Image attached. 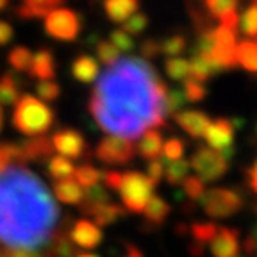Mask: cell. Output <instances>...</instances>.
Instances as JSON below:
<instances>
[{"label":"cell","mask_w":257,"mask_h":257,"mask_svg":"<svg viewBox=\"0 0 257 257\" xmlns=\"http://www.w3.org/2000/svg\"><path fill=\"white\" fill-rule=\"evenodd\" d=\"M166 84L141 57H125L107 66L89 95L88 111L109 136L133 141L145 131L166 125Z\"/></svg>","instance_id":"6da1fadb"},{"label":"cell","mask_w":257,"mask_h":257,"mask_svg":"<svg viewBox=\"0 0 257 257\" xmlns=\"http://www.w3.org/2000/svg\"><path fill=\"white\" fill-rule=\"evenodd\" d=\"M61 223L52 191L25 166L0 173V243L9 248L43 252Z\"/></svg>","instance_id":"7a4b0ae2"},{"label":"cell","mask_w":257,"mask_h":257,"mask_svg":"<svg viewBox=\"0 0 257 257\" xmlns=\"http://www.w3.org/2000/svg\"><path fill=\"white\" fill-rule=\"evenodd\" d=\"M11 123L24 136H45L56 125V111L47 102L27 93L15 104Z\"/></svg>","instance_id":"3957f363"},{"label":"cell","mask_w":257,"mask_h":257,"mask_svg":"<svg viewBox=\"0 0 257 257\" xmlns=\"http://www.w3.org/2000/svg\"><path fill=\"white\" fill-rule=\"evenodd\" d=\"M84 27V18L79 11L70 8H57L45 16L43 29L52 40L72 43L77 41Z\"/></svg>","instance_id":"277c9868"},{"label":"cell","mask_w":257,"mask_h":257,"mask_svg":"<svg viewBox=\"0 0 257 257\" xmlns=\"http://www.w3.org/2000/svg\"><path fill=\"white\" fill-rule=\"evenodd\" d=\"M156 188L149 177L140 172H125L121 173V184H120V195L123 202L125 211L131 213H143L149 200L152 198V191Z\"/></svg>","instance_id":"5b68a950"},{"label":"cell","mask_w":257,"mask_h":257,"mask_svg":"<svg viewBox=\"0 0 257 257\" xmlns=\"http://www.w3.org/2000/svg\"><path fill=\"white\" fill-rule=\"evenodd\" d=\"M202 207L211 218H229L243 207V197L237 189L213 188L204 193Z\"/></svg>","instance_id":"8992f818"},{"label":"cell","mask_w":257,"mask_h":257,"mask_svg":"<svg viewBox=\"0 0 257 257\" xmlns=\"http://www.w3.org/2000/svg\"><path fill=\"white\" fill-rule=\"evenodd\" d=\"M136 156V147L131 140L118 136H105L95 149V159L105 165H127Z\"/></svg>","instance_id":"52a82bcc"},{"label":"cell","mask_w":257,"mask_h":257,"mask_svg":"<svg viewBox=\"0 0 257 257\" xmlns=\"http://www.w3.org/2000/svg\"><path fill=\"white\" fill-rule=\"evenodd\" d=\"M191 166L198 173V179L202 182H214L220 177H223L225 172L229 170V161L225 159L221 152L207 149V147H200L193 154Z\"/></svg>","instance_id":"ba28073f"},{"label":"cell","mask_w":257,"mask_h":257,"mask_svg":"<svg viewBox=\"0 0 257 257\" xmlns=\"http://www.w3.org/2000/svg\"><path fill=\"white\" fill-rule=\"evenodd\" d=\"M50 143H52V149L66 159H84L89 156V147L84 134L73 127L56 131L50 138Z\"/></svg>","instance_id":"9c48e42d"},{"label":"cell","mask_w":257,"mask_h":257,"mask_svg":"<svg viewBox=\"0 0 257 257\" xmlns=\"http://www.w3.org/2000/svg\"><path fill=\"white\" fill-rule=\"evenodd\" d=\"M68 236L73 245L84 250L96 248L102 243V239H104V234H102L100 227H96L93 221L86 220V218L75 220L70 223Z\"/></svg>","instance_id":"30bf717a"},{"label":"cell","mask_w":257,"mask_h":257,"mask_svg":"<svg viewBox=\"0 0 257 257\" xmlns=\"http://www.w3.org/2000/svg\"><path fill=\"white\" fill-rule=\"evenodd\" d=\"M236 125H241V120H225L220 118L214 123L209 125L207 133H205V140L211 145V149L216 152H225V150L232 149V140H234V128Z\"/></svg>","instance_id":"8fae6325"},{"label":"cell","mask_w":257,"mask_h":257,"mask_svg":"<svg viewBox=\"0 0 257 257\" xmlns=\"http://www.w3.org/2000/svg\"><path fill=\"white\" fill-rule=\"evenodd\" d=\"M18 147H20L24 165H29V163L43 165L54 156L52 143H50V138L47 136H34L29 140L18 141Z\"/></svg>","instance_id":"7c38bea8"},{"label":"cell","mask_w":257,"mask_h":257,"mask_svg":"<svg viewBox=\"0 0 257 257\" xmlns=\"http://www.w3.org/2000/svg\"><path fill=\"white\" fill-rule=\"evenodd\" d=\"M57 75V63L52 48H40L36 54H32L29 77L38 80H54Z\"/></svg>","instance_id":"4fadbf2b"},{"label":"cell","mask_w":257,"mask_h":257,"mask_svg":"<svg viewBox=\"0 0 257 257\" xmlns=\"http://www.w3.org/2000/svg\"><path fill=\"white\" fill-rule=\"evenodd\" d=\"M214 257H237L239 252V230L229 227H218L216 236L211 241Z\"/></svg>","instance_id":"5bb4252c"},{"label":"cell","mask_w":257,"mask_h":257,"mask_svg":"<svg viewBox=\"0 0 257 257\" xmlns=\"http://www.w3.org/2000/svg\"><path fill=\"white\" fill-rule=\"evenodd\" d=\"M64 2L66 0H22L15 15L20 20H38V18H45L48 13L63 6Z\"/></svg>","instance_id":"9a60e30c"},{"label":"cell","mask_w":257,"mask_h":257,"mask_svg":"<svg viewBox=\"0 0 257 257\" xmlns=\"http://www.w3.org/2000/svg\"><path fill=\"white\" fill-rule=\"evenodd\" d=\"M173 118H175L177 123L181 125L189 136L197 138V140L205 136L209 125H211L209 116L205 112H200V111H181V112H175Z\"/></svg>","instance_id":"2e32d148"},{"label":"cell","mask_w":257,"mask_h":257,"mask_svg":"<svg viewBox=\"0 0 257 257\" xmlns=\"http://www.w3.org/2000/svg\"><path fill=\"white\" fill-rule=\"evenodd\" d=\"M72 75L77 82L80 84H89L93 80L98 79L100 75V66H98V61L95 57L88 56V54H80L75 57V61L72 63Z\"/></svg>","instance_id":"e0dca14e"},{"label":"cell","mask_w":257,"mask_h":257,"mask_svg":"<svg viewBox=\"0 0 257 257\" xmlns=\"http://www.w3.org/2000/svg\"><path fill=\"white\" fill-rule=\"evenodd\" d=\"M111 200V195L105 189V186L102 184H93L89 188H86V191L82 193V200L77 205L80 211V214H86V216H91L96 209L102 207V205L109 204Z\"/></svg>","instance_id":"ac0fdd59"},{"label":"cell","mask_w":257,"mask_h":257,"mask_svg":"<svg viewBox=\"0 0 257 257\" xmlns=\"http://www.w3.org/2000/svg\"><path fill=\"white\" fill-rule=\"evenodd\" d=\"M24 80L16 75V72L8 70L0 75V105H15L22 96Z\"/></svg>","instance_id":"d6986e66"},{"label":"cell","mask_w":257,"mask_h":257,"mask_svg":"<svg viewBox=\"0 0 257 257\" xmlns=\"http://www.w3.org/2000/svg\"><path fill=\"white\" fill-rule=\"evenodd\" d=\"M140 8V0H104V11L114 24L125 22Z\"/></svg>","instance_id":"ffe728a7"},{"label":"cell","mask_w":257,"mask_h":257,"mask_svg":"<svg viewBox=\"0 0 257 257\" xmlns=\"http://www.w3.org/2000/svg\"><path fill=\"white\" fill-rule=\"evenodd\" d=\"M170 214V205L161 197H152L145 207V225L141 229H157Z\"/></svg>","instance_id":"44dd1931"},{"label":"cell","mask_w":257,"mask_h":257,"mask_svg":"<svg viewBox=\"0 0 257 257\" xmlns=\"http://www.w3.org/2000/svg\"><path fill=\"white\" fill-rule=\"evenodd\" d=\"M54 197L57 198L63 204L68 205H79L80 200H82V188L77 184L72 179H64V181H56L52 188Z\"/></svg>","instance_id":"7402d4cb"},{"label":"cell","mask_w":257,"mask_h":257,"mask_svg":"<svg viewBox=\"0 0 257 257\" xmlns=\"http://www.w3.org/2000/svg\"><path fill=\"white\" fill-rule=\"evenodd\" d=\"M218 227L214 223H193L191 225V236L195 245L189 248V252L195 257H202V246L207 245L216 236Z\"/></svg>","instance_id":"603a6c76"},{"label":"cell","mask_w":257,"mask_h":257,"mask_svg":"<svg viewBox=\"0 0 257 257\" xmlns=\"http://www.w3.org/2000/svg\"><path fill=\"white\" fill-rule=\"evenodd\" d=\"M163 150V136L157 128H149L145 131L143 138H141L140 145H138V152L141 154V157L145 159H157Z\"/></svg>","instance_id":"cb8c5ba5"},{"label":"cell","mask_w":257,"mask_h":257,"mask_svg":"<svg viewBox=\"0 0 257 257\" xmlns=\"http://www.w3.org/2000/svg\"><path fill=\"white\" fill-rule=\"evenodd\" d=\"M236 61L246 72L257 75V43L252 40H243L236 45Z\"/></svg>","instance_id":"d4e9b609"},{"label":"cell","mask_w":257,"mask_h":257,"mask_svg":"<svg viewBox=\"0 0 257 257\" xmlns=\"http://www.w3.org/2000/svg\"><path fill=\"white\" fill-rule=\"evenodd\" d=\"M123 216H127V211H125L121 205L111 204V202L102 205V207H98L95 213L91 214L93 223H95L96 227H107V225L114 223V221H118Z\"/></svg>","instance_id":"484cf974"},{"label":"cell","mask_w":257,"mask_h":257,"mask_svg":"<svg viewBox=\"0 0 257 257\" xmlns=\"http://www.w3.org/2000/svg\"><path fill=\"white\" fill-rule=\"evenodd\" d=\"M75 172V166L70 159L61 156H52L47 161V175L56 181H64V179H70Z\"/></svg>","instance_id":"4316f807"},{"label":"cell","mask_w":257,"mask_h":257,"mask_svg":"<svg viewBox=\"0 0 257 257\" xmlns=\"http://www.w3.org/2000/svg\"><path fill=\"white\" fill-rule=\"evenodd\" d=\"M216 72H220V70H218L211 61L198 56V54H195L193 59L189 61V75H191L193 80H197V82H200V84L204 82V80H207L209 77H213Z\"/></svg>","instance_id":"83f0119b"},{"label":"cell","mask_w":257,"mask_h":257,"mask_svg":"<svg viewBox=\"0 0 257 257\" xmlns=\"http://www.w3.org/2000/svg\"><path fill=\"white\" fill-rule=\"evenodd\" d=\"M9 166H25L18 143L4 141L0 143V173L6 172Z\"/></svg>","instance_id":"f1b7e54d"},{"label":"cell","mask_w":257,"mask_h":257,"mask_svg":"<svg viewBox=\"0 0 257 257\" xmlns=\"http://www.w3.org/2000/svg\"><path fill=\"white\" fill-rule=\"evenodd\" d=\"M31 61H32V52L24 45H18V47L11 48L8 54V63L13 68V72H25L29 73L31 68Z\"/></svg>","instance_id":"f546056e"},{"label":"cell","mask_w":257,"mask_h":257,"mask_svg":"<svg viewBox=\"0 0 257 257\" xmlns=\"http://www.w3.org/2000/svg\"><path fill=\"white\" fill-rule=\"evenodd\" d=\"M73 175H75V182L82 188H89V186L93 184H98V181H102V170L95 168L93 165H89V163H84V165H80L75 168V172H73Z\"/></svg>","instance_id":"4dcf8cb0"},{"label":"cell","mask_w":257,"mask_h":257,"mask_svg":"<svg viewBox=\"0 0 257 257\" xmlns=\"http://www.w3.org/2000/svg\"><path fill=\"white\" fill-rule=\"evenodd\" d=\"M188 170H189V163H188V161H184V159L173 161L168 168H165L166 181H168L172 186L181 184V182L186 179V175H188Z\"/></svg>","instance_id":"1f68e13d"},{"label":"cell","mask_w":257,"mask_h":257,"mask_svg":"<svg viewBox=\"0 0 257 257\" xmlns=\"http://www.w3.org/2000/svg\"><path fill=\"white\" fill-rule=\"evenodd\" d=\"M95 48H96V56H98V59H100L104 64H107V66H111V64H114L118 59H120V50H118L111 41H107V40L96 41Z\"/></svg>","instance_id":"d6a6232c"},{"label":"cell","mask_w":257,"mask_h":257,"mask_svg":"<svg viewBox=\"0 0 257 257\" xmlns=\"http://www.w3.org/2000/svg\"><path fill=\"white\" fill-rule=\"evenodd\" d=\"M165 68L166 73L175 80H182L189 75V63L186 59H181V57H168L165 63Z\"/></svg>","instance_id":"836d02e7"},{"label":"cell","mask_w":257,"mask_h":257,"mask_svg":"<svg viewBox=\"0 0 257 257\" xmlns=\"http://www.w3.org/2000/svg\"><path fill=\"white\" fill-rule=\"evenodd\" d=\"M147 27H149V16L145 15V13H136V15H133L131 18H127L123 22L121 31L127 32L128 36H138V34L145 32Z\"/></svg>","instance_id":"e575fe53"},{"label":"cell","mask_w":257,"mask_h":257,"mask_svg":"<svg viewBox=\"0 0 257 257\" xmlns=\"http://www.w3.org/2000/svg\"><path fill=\"white\" fill-rule=\"evenodd\" d=\"M239 0H204V6L207 13L214 18H220L221 15L229 11H236Z\"/></svg>","instance_id":"d590c367"},{"label":"cell","mask_w":257,"mask_h":257,"mask_svg":"<svg viewBox=\"0 0 257 257\" xmlns=\"http://www.w3.org/2000/svg\"><path fill=\"white\" fill-rule=\"evenodd\" d=\"M213 41H214V47L236 48V31L220 25L218 29H213Z\"/></svg>","instance_id":"8d00e7d4"},{"label":"cell","mask_w":257,"mask_h":257,"mask_svg":"<svg viewBox=\"0 0 257 257\" xmlns=\"http://www.w3.org/2000/svg\"><path fill=\"white\" fill-rule=\"evenodd\" d=\"M36 93L43 102H54L61 96V86L56 80H40L36 84Z\"/></svg>","instance_id":"74e56055"},{"label":"cell","mask_w":257,"mask_h":257,"mask_svg":"<svg viewBox=\"0 0 257 257\" xmlns=\"http://www.w3.org/2000/svg\"><path fill=\"white\" fill-rule=\"evenodd\" d=\"M161 52L166 54V56L173 57V56H179V54L184 52L186 48V38L182 36V34H175V36L168 38V40H165L163 43L159 45Z\"/></svg>","instance_id":"f35d334b"},{"label":"cell","mask_w":257,"mask_h":257,"mask_svg":"<svg viewBox=\"0 0 257 257\" xmlns=\"http://www.w3.org/2000/svg\"><path fill=\"white\" fill-rule=\"evenodd\" d=\"M182 93H184V96H186V102H200V100H204L205 95H207V89H205V86H202L200 82H197V80L186 79Z\"/></svg>","instance_id":"ab89813d"},{"label":"cell","mask_w":257,"mask_h":257,"mask_svg":"<svg viewBox=\"0 0 257 257\" xmlns=\"http://www.w3.org/2000/svg\"><path fill=\"white\" fill-rule=\"evenodd\" d=\"M186 104V96L181 89H172V91H166V98H165V112L173 116L182 105Z\"/></svg>","instance_id":"60d3db41"},{"label":"cell","mask_w":257,"mask_h":257,"mask_svg":"<svg viewBox=\"0 0 257 257\" xmlns=\"http://www.w3.org/2000/svg\"><path fill=\"white\" fill-rule=\"evenodd\" d=\"M241 31L245 32L246 36L255 38L257 36V6L252 4L243 15L241 20Z\"/></svg>","instance_id":"b9f144b4"},{"label":"cell","mask_w":257,"mask_h":257,"mask_svg":"<svg viewBox=\"0 0 257 257\" xmlns=\"http://www.w3.org/2000/svg\"><path fill=\"white\" fill-rule=\"evenodd\" d=\"M184 193L188 195L191 200H200L204 197L205 188H204V182L198 179V177H188L184 179Z\"/></svg>","instance_id":"7bdbcfd3"},{"label":"cell","mask_w":257,"mask_h":257,"mask_svg":"<svg viewBox=\"0 0 257 257\" xmlns=\"http://www.w3.org/2000/svg\"><path fill=\"white\" fill-rule=\"evenodd\" d=\"M161 152L165 154L166 159L179 161L182 157V154H184V143H182V140H179V138H172V140H168L163 145V150H161Z\"/></svg>","instance_id":"ee69618b"},{"label":"cell","mask_w":257,"mask_h":257,"mask_svg":"<svg viewBox=\"0 0 257 257\" xmlns=\"http://www.w3.org/2000/svg\"><path fill=\"white\" fill-rule=\"evenodd\" d=\"M111 43L118 48V50H123V52H128L134 48V40L128 36L127 32H123L121 29H114L111 32Z\"/></svg>","instance_id":"f6af8a7d"},{"label":"cell","mask_w":257,"mask_h":257,"mask_svg":"<svg viewBox=\"0 0 257 257\" xmlns=\"http://www.w3.org/2000/svg\"><path fill=\"white\" fill-rule=\"evenodd\" d=\"M165 165H166V161L163 159V157H157V159H154L152 163H150L149 168H147L149 179L154 184H157V182L161 181V177L165 175Z\"/></svg>","instance_id":"bcb514c9"},{"label":"cell","mask_w":257,"mask_h":257,"mask_svg":"<svg viewBox=\"0 0 257 257\" xmlns=\"http://www.w3.org/2000/svg\"><path fill=\"white\" fill-rule=\"evenodd\" d=\"M102 181H104V186H107L109 189L118 191V189H120V184H121V172L105 170V172H102Z\"/></svg>","instance_id":"7dc6e473"},{"label":"cell","mask_w":257,"mask_h":257,"mask_svg":"<svg viewBox=\"0 0 257 257\" xmlns=\"http://www.w3.org/2000/svg\"><path fill=\"white\" fill-rule=\"evenodd\" d=\"M0 257H41V252H31V250L9 248L0 243Z\"/></svg>","instance_id":"c3c4849f"},{"label":"cell","mask_w":257,"mask_h":257,"mask_svg":"<svg viewBox=\"0 0 257 257\" xmlns=\"http://www.w3.org/2000/svg\"><path fill=\"white\" fill-rule=\"evenodd\" d=\"M15 38V29L9 22L0 20V47H6Z\"/></svg>","instance_id":"681fc988"},{"label":"cell","mask_w":257,"mask_h":257,"mask_svg":"<svg viewBox=\"0 0 257 257\" xmlns=\"http://www.w3.org/2000/svg\"><path fill=\"white\" fill-rule=\"evenodd\" d=\"M161 52L159 43L156 40H147L141 43V54H143L145 59H150V57H156Z\"/></svg>","instance_id":"f907efd6"},{"label":"cell","mask_w":257,"mask_h":257,"mask_svg":"<svg viewBox=\"0 0 257 257\" xmlns=\"http://www.w3.org/2000/svg\"><path fill=\"white\" fill-rule=\"evenodd\" d=\"M220 22H221V27L232 29V31H237V25H239V18H237L236 11H229L225 13V15H221Z\"/></svg>","instance_id":"816d5d0a"},{"label":"cell","mask_w":257,"mask_h":257,"mask_svg":"<svg viewBox=\"0 0 257 257\" xmlns=\"http://www.w3.org/2000/svg\"><path fill=\"white\" fill-rule=\"evenodd\" d=\"M246 182H248L250 189L257 193V159L248 170H246Z\"/></svg>","instance_id":"f5cc1de1"},{"label":"cell","mask_w":257,"mask_h":257,"mask_svg":"<svg viewBox=\"0 0 257 257\" xmlns=\"http://www.w3.org/2000/svg\"><path fill=\"white\" fill-rule=\"evenodd\" d=\"M125 257H143V253H141V250L138 246L125 243Z\"/></svg>","instance_id":"db71d44e"},{"label":"cell","mask_w":257,"mask_h":257,"mask_svg":"<svg viewBox=\"0 0 257 257\" xmlns=\"http://www.w3.org/2000/svg\"><path fill=\"white\" fill-rule=\"evenodd\" d=\"M257 248V243H255V239H253V236H250V237H246V241H245V252L246 253H253V250Z\"/></svg>","instance_id":"11a10c76"},{"label":"cell","mask_w":257,"mask_h":257,"mask_svg":"<svg viewBox=\"0 0 257 257\" xmlns=\"http://www.w3.org/2000/svg\"><path fill=\"white\" fill-rule=\"evenodd\" d=\"M4 127V111H2V105H0V131Z\"/></svg>","instance_id":"9f6ffc18"},{"label":"cell","mask_w":257,"mask_h":257,"mask_svg":"<svg viewBox=\"0 0 257 257\" xmlns=\"http://www.w3.org/2000/svg\"><path fill=\"white\" fill-rule=\"evenodd\" d=\"M9 0H0V11H4L6 8H8Z\"/></svg>","instance_id":"6f0895ef"},{"label":"cell","mask_w":257,"mask_h":257,"mask_svg":"<svg viewBox=\"0 0 257 257\" xmlns=\"http://www.w3.org/2000/svg\"><path fill=\"white\" fill-rule=\"evenodd\" d=\"M75 257H98V255H95V253H77Z\"/></svg>","instance_id":"680465c9"},{"label":"cell","mask_w":257,"mask_h":257,"mask_svg":"<svg viewBox=\"0 0 257 257\" xmlns=\"http://www.w3.org/2000/svg\"><path fill=\"white\" fill-rule=\"evenodd\" d=\"M252 236H253V239H255V243H257V227H255V230H253Z\"/></svg>","instance_id":"91938a15"},{"label":"cell","mask_w":257,"mask_h":257,"mask_svg":"<svg viewBox=\"0 0 257 257\" xmlns=\"http://www.w3.org/2000/svg\"><path fill=\"white\" fill-rule=\"evenodd\" d=\"M253 4H255V6H257V0H253Z\"/></svg>","instance_id":"94428289"}]
</instances>
